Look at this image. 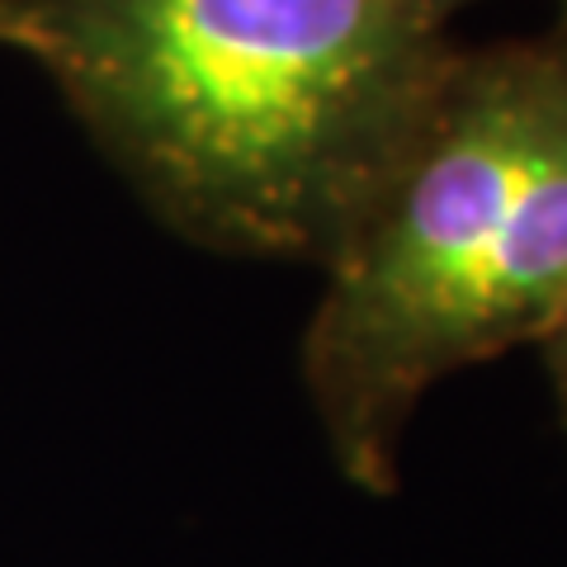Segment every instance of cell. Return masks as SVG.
<instances>
[{
  "mask_svg": "<svg viewBox=\"0 0 567 567\" xmlns=\"http://www.w3.org/2000/svg\"><path fill=\"white\" fill-rule=\"evenodd\" d=\"M468 0H0V48L152 218L204 251L322 265L412 147Z\"/></svg>",
  "mask_w": 567,
  "mask_h": 567,
  "instance_id": "obj_1",
  "label": "cell"
},
{
  "mask_svg": "<svg viewBox=\"0 0 567 567\" xmlns=\"http://www.w3.org/2000/svg\"><path fill=\"white\" fill-rule=\"evenodd\" d=\"M567 312V24L458 48L412 147L327 265L303 388L350 487L393 496L435 383Z\"/></svg>",
  "mask_w": 567,
  "mask_h": 567,
  "instance_id": "obj_2",
  "label": "cell"
},
{
  "mask_svg": "<svg viewBox=\"0 0 567 567\" xmlns=\"http://www.w3.org/2000/svg\"><path fill=\"white\" fill-rule=\"evenodd\" d=\"M544 364H548V388H554V406H558V421L567 431V312L558 317V327L544 336Z\"/></svg>",
  "mask_w": 567,
  "mask_h": 567,
  "instance_id": "obj_3",
  "label": "cell"
},
{
  "mask_svg": "<svg viewBox=\"0 0 567 567\" xmlns=\"http://www.w3.org/2000/svg\"><path fill=\"white\" fill-rule=\"evenodd\" d=\"M468 6H477V0H468ZM554 24H567V0H554Z\"/></svg>",
  "mask_w": 567,
  "mask_h": 567,
  "instance_id": "obj_4",
  "label": "cell"
}]
</instances>
